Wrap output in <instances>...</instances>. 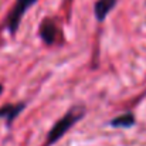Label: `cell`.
Wrapping results in <instances>:
<instances>
[{"label": "cell", "instance_id": "1", "mask_svg": "<svg viewBox=\"0 0 146 146\" xmlns=\"http://www.w3.org/2000/svg\"><path fill=\"white\" fill-rule=\"evenodd\" d=\"M84 116H85V108L82 105H75V106L70 108L54 123V126L50 129V132L47 133V139H46V146H51V145H54L57 141H60Z\"/></svg>", "mask_w": 146, "mask_h": 146}, {"label": "cell", "instance_id": "2", "mask_svg": "<svg viewBox=\"0 0 146 146\" xmlns=\"http://www.w3.org/2000/svg\"><path fill=\"white\" fill-rule=\"evenodd\" d=\"M38 0H16L14 1V6L6 20V27L9 30V33L11 36H16L19 27H20V23H21V19L23 16L26 14V11L33 6L36 4Z\"/></svg>", "mask_w": 146, "mask_h": 146}, {"label": "cell", "instance_id": "3", "mask_svg": "<svg viewBox=\"0 0 146 146\" xmlns=\"http://www.w3.org/2000/svg\"><path fill=\"white\" fill-rule=\"evenodd\" d=\"M58 33H60V27H58V24L54 19L44 17L41 20L40 27H38V34H40L44 44L54 46L58 40Z\"/></svg>", "mask_w": 146, "mask_h": 146}, {"label": "cell", "instance_id": "4", "mask_svg": "<svg viewBox=\"0 0 146 146\" xmlns=\"http://www.w3.org/2000/svg\"><path fill=\"white\" fill-rule=\"evenodd\" d=\"M26 108V104L24 102H17V104H11V102H7L4 105L0 106V118L6 121V123L10 126L16 119L17 116L21 113V111Z\"/></svg>", "mask_w": 146, "mask_h": 146}, {"label": "cell", "instance_id": "5", "mask_svg": "<svg viewBox=\"0 0 146 146\" xmlns=\"http://www.w3.org/2000/svg\"><path fill=\"white\" fill-rule=\"evenodd\" d=\"M118 0H97L94 4V16L97 19V21L102 23L106 20V17L109 16V13L112 11V9L116 6Z\"/></svg>", "mask_w": 146, "mask_h": 146}, {"label": "cell", "instance_id": "6", "mask_svg": "<svg viewBox=\"0 0 146 146\" xmlns=\"http://www.w3.org/2000/svg\"><path fill=\"white\" fill-rule=\"evenodd\" d=\"M133 123H135V116L131 112L118 115L116 118L111 119V122H109V125L113 128H131Z\"/></svg>", "mask_w": 146, "mask_h": 146}, {"label": "cell", "instance_id": "7", "mask_svg": "<svg viewBox=\"0 0 146 146\" xmlns=\"http://www.w3.org/2000/svg\"><path fill=\"white\" fill-rule=\"evenodd\" d=\"M3 90H4V87H3V85H1V84H0V94H1V92H3Z\"/></svg>", "mask_w": 146, "mask_h": 146}]
</instances>
